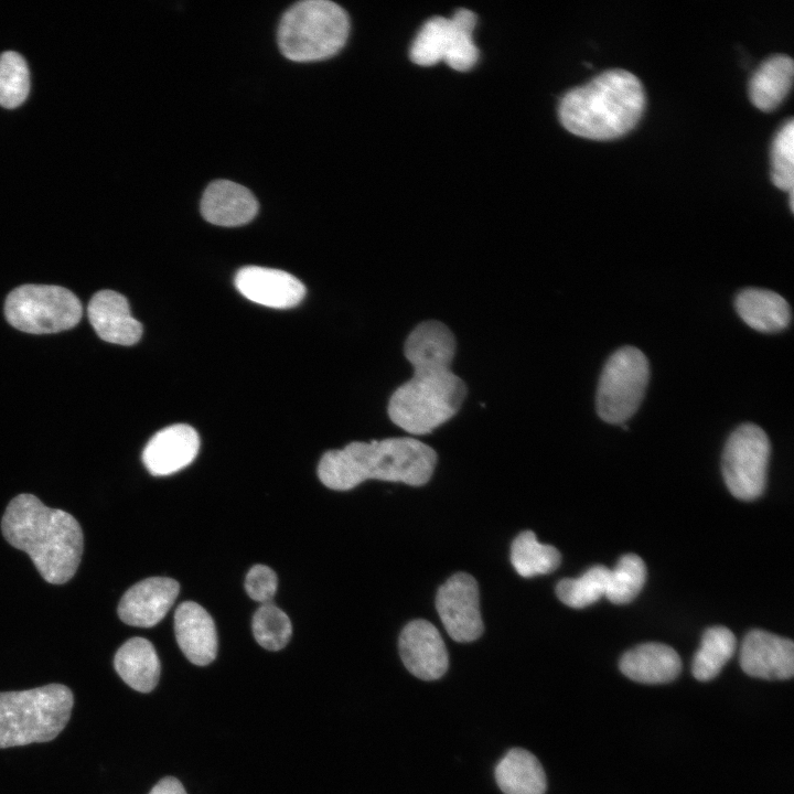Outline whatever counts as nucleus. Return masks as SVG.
Listing matches in <instances>:
<instances>
[{
    "label": "nucleus",
    "mask_w": 794,
    "mask_h": 794,
    "mask_svg": "<svg viewBox=\"0 0 794 794\" xmlns=\"http://www.w3.org/2000/svg\"><path fill=\"white\" fill-rule=\"evenodd\" d=\"M350 20L329 0H304L291 6L278 26L281 53L294 62H313L335 55L346 43Z\"/></svg>",
    "instance_id": "6"
},
{
    "label": "nucleus",
    "mask_w": 794,
    "mask_h": 794,
    "mask_svg": "<svg viewBox=\"0 0 794 794\" xmlns=\"http://www.w3.org/2000/svg\"><path fill=\"white\" fill-rule=\"evenodd\" d=\"M476 15L468 9H459L451 18L433 17L417 33L410 51V60L420 66L439 62L465 72L479 60V50L472 37Z\"/></svg>",
    "instance_id": "9"
},
{
    "label": "nucleus",
    "mask_w": 794,
    "mask_h": 794,
    "mask_svg": "<svg viewBox=\"0 0 794 794\" xmlns=\"http://www.w3.org/2000/svg\"><path fill=\"white\" fill-rule=\"evenodd\" d=\"M437 453L409 437L353 441L326 451L318 465L320 481L329 489L347 491L366 480L426 484L434 470Z\"/></svg>",
    "instance_id": "3"
},
{
    "label": "nucleus",
    "mask_w": 794,
    "mask_h": 794,
    "mask_svg": "<svg viewBox=\"0 0 794 794\" xmlns=\"http://www.w3.org/2000/svg\"><path fill=\"white\" fill-rule=\"evenodd\" d=\"M736 310L740 318L752 329L775 333L787 328L791 321V308L779 293L760 288H747L736 297Z\"/></svg>",
    "instance_id": "21"
},
{
    "label": "nucleus",
    "mask_w": 794,
    "mask_h": 794,
    "mask_svg": "<svg viewBox=\"0 0 794 794\" xmlns=\"http://www.w3.org/2000/svg\"><path fill=\"white\" fill-rule=\"evenodd\" d=\"M739 658L742 670L751 677L784 680L794 674L793 641L763 630L744 636Z\"/></svg>",
    "instance_id": "13"
},
{
    "label": "nucleus",
    "mask_w": 794,
    "mask_h": 794,
    "mask_svg": "<svg viewBox=\"0 0 794 794\" xmlns=\"http://www.w3.org/2000/svg\"><path fill=\"white\" fill-rule=\"evenodd\" d=\"M8 322L33 333H56L75 326L82 318V304L68 289L49 285H24L8 296L4 304Z\"/></svg>",
    "instance_id": "7"
},
{
    "label": "nucleus",
    "mask_w": 794,
    "mask_h": 794,
    "mask_svg": "<svg viewBox=\"0 0 794 794\" xmlns=\"http://www.w3.org/2000/svg\"><path fill=\"white\" fill-rule=\"evenodd\" d=\"M455 346L452 331L437 320L423 321L408 334L404 354L414 374L395 389L387 406L397 427L411 434H426L459 411L466 386L450 367Z\"/></svg>",
    "instance_id": "1"
},
{
    "label": "nucleus",
    "mask_w": 794,
    "mask_h": 794,
    "mask_svg": "<svg viewBox=\"0 0 794 794\" xmlns=\"http://www.w3.org/2000/svg\"><path fill=\"white\" fill-rule=\"evenodd\" d=\"M87 313L94 330L106 342L132 345L142 335V325L131 315L127 299L116 291L95 293Z\"/></svg>",
    "instance_id": "17"
},
{
    "label": "nucleus",
    "mask_w": 794,
    "mask_h": 794,
    "mask_svg": "<svg viewBox=\"0 0 794 794\" xmlns=\"http://www.w3.org/2000/svg\"><path fill=\"white\" fill-rule=\"evenodd\" d=\"M176 642L193 664L205 666L217 654V633L214 621L200 604L186 601L181 603L174 614Z\"/></svg>",
    "instance_id": "18"
},
{
    "label": "nucleus",
    "mask_w": 794,
    "mask_h": 794,
    "mask_svg": "<svg viewBox=\"0 0 794 794\" xmlns=\"http://www.w3.org/2000/svg\"><path fill=\"white\" fill-rule=\"evenodd\" d=\"M30 74L26 62L17 52L7 51L0 56V105L15 108L28 97Z\"/></svg>",
    "instance_id": "30"
},
{
    "label": "nucleus",
    "mask_w": 794,
    "mask_h": 794,
    "mask_svg": "<svg viewBox=\"0 0 794 794\" xmlns=\"http://www.w3.org/2000/svg\"><path fill=\"white\" fill-rule=\"evenodd\" d=\"M650 378L648 361L633 346H624L607 361L598 385L596 407L609 423H624L640 407Z\"/></svg>",
    "instance_id": "8"
},
{
    "label": "nucleus",
    "mask_w": 794,
    "mask_h": 794,
    "mask_svg": "<svg viewBox=\"0 0 794 794\" xmlns=\"http://www.w3.org/2000/svg\"><path fill=\"white\" fill-rule=\"evenodd\" d=\"M398 648L405 667L420 679H438L448 669L444 642L438 629L426 620H414L403 629Z\"/></svg>",
    "instance_id": "12"
},
{
    "label": "nucleus",
    "mask_w": 794,
    "mask_h": 794,
    "mask_svg": "<svg viewBox=\"0 0 794 794\" xmlns=\"http://www.w3.org/2000/svg\"><path fill=\"white\" fill-rule=\"evenodd\" d=\"M149 794H187L182 783L173 777L165 776L160 780L150 791Z\"/></svg>",
    "instance_id": "33"
},
{
    "label": "nucleus",
    "mask_w": 794,
    "mask_h": 794,
    "mask_svg": "<svg viewBox=\"0 0 794 794\" xmlns=\"http://www.w3.org/2000/svg\"><path fill=\"white\" fill-rule=\"evenodd\" d=\"M771 444L754 423L739 426L728 438L722 454V475L730 493L753 501L764 491Z\"/></svg>",
    "instance_id": "10"
},
{
    "label": "nucleus",
    "mask_w": 794,
    "mask_h": 794,
    "mask_svg": "<svg viewBox=\"0 0 794 794\" xmlns=\"http://www.w3.org/2000/svg\"><path fill=\"white\" fill-rule=\"evenodd\" d=\"M794 64L786 54H773L753 72L749 81L752 104L763 111L776 108L793 82Z\"/></svg>",
    "instance_id": "23"
},
{
    "label": "nucleus",
    "mask_w": 794,
    "mask_h": 794,
    "mask_svg": "<svg viewBox=\"0 0 794 794\" xmlns=\"http://www.w3.org/2000/svg\"><path fill=\"white\" fill-rule=\"evenodd\" d=\"M610 569L602 565L589 568L579 578L561 579L556 593L566 605L582 609L605 596Z\"/></svg>",
    "instance_id": "27"
},
{
    "label": "nucleus",
    "mask_w": 794,
    "mask_h": 794,
    "mask_svg": "<svg viewBox=\"0 0 794 794\" xmlns=\"http://www.w3.org/2000/svg\"><path fill=\"white\" fill-rule=\"evenodd\" d=\"M114 666L120 678L140 693L151 691L160 677V661L152 643L132 637L117 651Z\"/></svg>",
    "instance_id": "22"
},
{
    "label": "nucleus",
    "mask_w": 794,
    "mask_h": 794,
    "mask_svg": "<svg viewBox=\"0 0 794 794\" xmlns=\"http://www.w3.org/2000/svg\"><path fill=\"white\" fill-rule=\"evenodd\" d=\"M253 633L260 646L268 651H279L288 644L291 637V621L273 603H264L254 614Z\"/></svg>",
    "instance_id": "29"
},
{
    "label": "nucleus",
    "mask_w": 794,
    "mask_h": 794,
    "mask_svg": "<svg viewBox=\"0 0 794 794\" xmlns=\"http://www.w3.org/2000/svg\"><path fill=\"white\" fill-rule=\"evenodd\" d=\"M1 530L9 544L30 556L46 582L62 584L75 575L84 537L69 513L47 507L33 494L22 493L9 502Z\"/></svg>",
    "instance_id": "2"
},
{
    "label": "nucleus",
    "mask_w": 794,
    "mask_h": 794,
    "mask_svg": "<svg viewBox=\"0 0 794 794\" xmlns=\"http://www.w3.org/2000/svg\"><path fill=\"white\" fill-rule=\"evenodd\" d=\"M235 286L248 300L261 305L286 309L299 304L305 288L294 276L272 268L244 267L236 273Z\"/></svg>",
    "instance_id": "15"
},
{
    "label": "nucleus",
    "mask_w": 794,
    "mask_h": 794,
    "mask_svg": "<svg viewBox=\"0 0 794 794\" xmlns=\"http://www.w3.org/2000/svg\"><path fill=\"white\" fill-rule=\"evenodd\" d=\"M73 704L71 689L61 684L0 693V749L53 740L67 725Z\"/></svg>",
    "instance_id": "5"
},
{
    "label": "nucleus",
    "mask_w": 794,
    "mask_h": 794,
    "mask_svg": "<svg viewBox=\"0 0 794 794\" xmlns=\"http://www.w3.org/2000/svg\"><path fill=\"white\" fill-rule=\"evenodd\" d=\"M278 586L276 572L265 565H255L246 576L245 588L248 596L258 602H271Z\"/></svg>",
    "instance_id": "32"
},
{
    "label": "nucleus",
    "mask_w": 794,
    "mask_h": 794,
    "mask_svg": "<svg viewBox=\"0 0 794 794\" xmlns=\"http://www.w3.org/2000/svg\"><path fill=\"white\" fill-rule=\"evenodd\" d=\"M736 646V636L729 629L725 626L707 629L693 659V676L700 682L717 677L734 654Z\"/></svg>",
    "instance_id": "25"
},
{
    "label": "nucleus",
    "mask_w": 794,
    "mask_h": 794,
    "mask_svg": "<svg viewBox=\"0 0 794 794\" xmlns=\"http://www.w3.org/2000/svg\"><path fill=\"white\" fill-rule=\"evenodd\" d=\"M436 609L452 640L472 642L483 633L476 580L469 573L457 572L439 589Z\"/></svg>",
    "instance_id": "11"
},
{
    "label": "nucleus",
    "mask_w": 794,
    "mask_h": 794,
    "mask_svg": "<svg viewBox=\"0 0 794 794\" xmlns=\"http://www.w3.org/2000/svg\"><path fill=\"white\" fill-rule=\"evenodd\" d=\"M788 192H790V207H791V211H793V203H794L793 196H794V193H793V190H790Z\"/></svg>",
    "instance_id": "34"
},
{
    "label": "nucleus",
    "mask_w": 794,
    "mask_h": 794,
    "mask_svg": "<svg viewBox=\"0 0 794 794\" xmlns=\"http://www.w3.org/2000/svg\"><path fill=\"white\" fill-rule=\"evenodd\" d=\"M180 586L165 577H151L129 588L118 604L120 620L132 626L158 624L173 605Z\"/></svg>",
    "instance_id": "14"
},
{
    "label": "nucleus",
    "mask_w": 794,
    "mask_h": 794,
    "mask_svg": "<svg viewBox=\"0 0 794 794\" xmlns=\"http://www.w3.org/2000/svg\"><path fill=\"white\" fill-rule=\"evenodd\" d=\"M495 781L504 794H545L546 774L538 759L522 748L511 749L495 768Z\"/></svg>",
    "instance_id": "24"
},
{
    "label": "nucleus",
    "mask_w": 794,
    "mask_h": 794,
    "mask_svg": "<svg viewBox=\"0 0 794 794\" xmlns=\"http://www.w3.org/2000/svg\"><path fill=\"white\" fill-rule=\"evenodd\" d=\"M645 106L641 81L622 68L607 69L568 90L558 116L571 133L590 139H612L630 131Z\"/></svg>",
    "instance_id": "4"
},
{
    "label": "nucleus",
    "mask_w": 794,
    "mask_h": 794,
    "mask_svg": "<svg viewBox=\"0 0 794 794\" xmlns=\"http://www.w3.org/2000/svg\"><path fill=\"white\" fill-rule=\"evenodd\" d=\"M258 212L254 194L242 184L216 180L207 185L201 201L202 216L218 226H240L250 222Z\"/></svg>",
    "instance_id": "19"
},
{
    "label": "nucleus",
    "mask_w": 794,
    "mask_h": 794,
    "mask_svg": "<svg viewBox=\"0 0 794 794\" xmlns=\"http://www.w3.org/2000/svg\"><path fill=\"white\" fill-rule=\"evenodd\" d=\"M620 669L627 678L641 684H666L682 670L677 652L663 643H643L625 652Z\"/></svg>",
    "instance_id": "20"
},
{
    "label": "nucleus",
    "mask_w": 794,
    "mask_h": 794,
    "mask_svg": "<svg viewBox=\"0 0 794 794\" xmlns=\"http://www.w3.org/2000/svg\"><path fill=\"white\" fill-rule=\"evenodd\" d=\"M200 449V438L194 428L178 423L158 431L142 452V462L154 476L175 473L187 466Z\"/></svg>",
    "instance_id": "16"
},
{
    "label": "nucleus",
    "mask_w": 794,
    "mask_h": 794,
    "mask_svg": "<svg viewBox=\"0 0 794 794\" xmlns=\"http://www.w3.org/2000/svg\"><path fill=\"white\" fill-rule=\"evenodd\" d=\"M646 580V566L635 554L622 556L610 569L605 596L614 604L631 602L642 590Z\"/></svg>",
    "instance_id": "28"
},
{
    "label": "nucleus",
    "mask_w": 794,
    "mask_h": 794,
    "mask_svg": "<svg viewBox=\"0 0 794 794\" xmlns=\"http://www.w3.org/2000/svg\"><path fill=\"white\" fill-rule=\"evenodd\" d=\"M560 560V552L551 545L539 543L532 530L522 532L512 543L511 562L524 578L550 573Z\"/></svg>",
    "instance_id": "26"
},
{
    "label": "nucleus",
    "mask_w": 794,
    "mask_h": 794,
    "mask_svg": "<svg viewBox=\"0 0 794 794\" xmlns=\"http://www.w3.org/2000/svg\"><path fill=\"white\" fill-rule=\"evenodd\" d=\"M771 180L782 190L794 185V121L790 118L775 133L771 146Z\"/></svg>",
    "instance_id": "31"
}]
</instances>
